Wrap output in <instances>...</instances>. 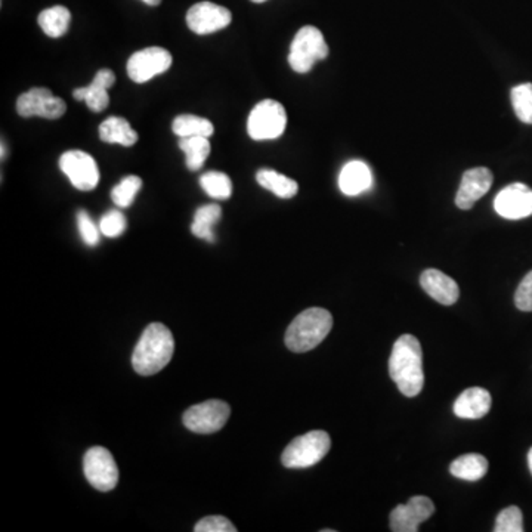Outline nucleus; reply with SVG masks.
Here are the masks:
<instances>
[{"instance_id":"f257e3e1","label":"nucleus","mask_w":532,"mask_h":532,"mask_svg":"<svg viewBox=\"0 0 532 532\" xmlns=\"http://www.w3.org/2000/svg\"><path fill=\"white\" fill-rule=\"evenodd\" d=\"M389 376L401 394L415 398L425 387L423 350L419 339L403 334L395 341L389 358Z\"/></svg>"},{"instance_id":"f03ea898","label":"nucleus","mask_w":532,"mask_h":532,"mask_svg":"<svg viewBox=\"0 0 532 532\" xmlns=\"http://www.w3.org/2000/svg\"><path fill=\"white\" fill-rule=\"evenodd\" d=\"M175 352V341L171 330L162 322H153L144 330L135 346L132 366L141 376L160 373L171 362Z\"/></svg>"},{"instance_id":"7ed1b4c3","label":"nucleus","mask_w":532,"mask_h":532,"mask_svg":"<svg viewBox=\"0 0 532 532\" xmlns=\"http://www.w3.org/2000/svg\"><path fill=\"white\" fill-rule=\"evenodd\" d=\"M333 317L322 308L306 309L299 313L285 331V346L292 352L302 354L315 350L331 331Z\"/></svg>"},{"instance_id":"20e7f679","label":"nucleus","mask_w":532,"mask_h":532,"mask_svg":"<svg viewBox=\"0 0 532 532\" xmlns=\"http://www.w3.org/2000/svg\"><path fill=\"white\" fill-rule=\"evenodd\" d=\"M331 447V439L324 431H311L297 436L287 445L281 462L287 469H306L320 463Z\"/></svg>"},{"instance_id":"39448f33","label":"nucleus","mask_w":532,"mask_h":532,"mask_svg":"<svg viewBox=\"0 0 532 532\" xmlns=\"http://www.w3.org/2000/svg\"><path fill=\"white\" fill-rule=\"evenodd\" d=\"M327 57L329 45L322 33L313 25L302 27L290 46L289 64L293 71L299 74L308 73L313 69V65Z\"/></svg>"},{"instance_id":"423d86ee","label":"nucleus","mask_w":532,"mask_h":532,"mask_svg":"<svg viewBox=\"0 0 532 532\" xmlns=\"http://www.w3.org/2000/svg\"><path fill=\"white\" fill-rule=\"evenodd\" d=\"M287 126L285 107L274 99L260 101L248 116L247 132L255 141L280 138Z\"/></svg>"},{"instance_id":"0eeeda50","label":"nucleus","mask_w":532,"mask_h":532,"mask_svg":"<svg viewBox=\"0 0 532 532\" xmlns=\"http://www.w3.org/2000/svg\"><path fill=\"white\" fill-rule=\"evenodd\" d=\"M231 415V406L219 399L192 406L183 415V425L195 434L208 435L219 432Z\"/></svg>"},{"instance_id":"6e6552de","label":"nucleus","mask_w":532,"mask_h":532,"mask_svg":"<svg viewBox=\"0 0 532 532\" xmlns=\"http://www.w3.org/2000/svg\"><path fill=\"white\" fill-rule=\"evenodd\" d=\"M83 471L88 482L98 491H113L117 487V464L107 448H90L83 459Z\"/></svg>"},{"instance_id":"1a4fd4ad","label":"nucleus","mask_w":532,"mask_h":532,"mask_svg":"<svg viewBox=\"0 0 532 532\" xmlns=\"http://www.w3.org/2000/svg\"><path fill=\"white\" fill-rule=\"evenodd\" d=\"M60 169L79 191H92L99 182V169L92 155L85 151H67L60 159Z\"/></svg>"},{"instance_id":"9d476101","label":"nucleus","mask_w":532,"mask_h":532,"mask_svg":"<svg viewBox=\"0 0 532 532\" xmlns=\"http://www.w3.org/2000/svg\"><path fill=\"white\" fill-rule=\"evenodd\" d=\"M173 58L164 48H145L135 52L127 61V76L135 83H146L151 79L166 73L171 69Z\"/></svg>"},{"instance_id":"9b49d317","label":"nucleus","mask_w":532,"mask_h":532,"mask_svg":"<svg viewBox=\"0 0 532 532\" xmlns=\"http://www.w3.org/2000/svg\"><path fill=\"white\" fill-rule=\"evenodd\" d=\"M16 111L21 117H43L55 120L64 116L67 106L61 98L53 97L45 88H34L16 99Z\"/></svg>"},{"instance_id":"f8f14e48","label":"nucleus","mask_w":532,"mask_h":532,"mask_svg":"<svg viewBox=\"0 0 532 532\" xmlns=\"http://www.w3.org/2000/svg\"><path fill=\"white\" fill-rule=\"evenodd\" d=\"M231 21V11L213 2L195 4L187 14L188 27L200 36L227 29Z\"/></svg>"},{"instance_id":"ddd939ff","label":"nucleus","mask_w":532,"mask_h":532,"mask_svg":"<svg viewBox=\"0 0 532 532\" xmlns=\"http://www.w3.org/2000/svg\"><path fill=\"white\" fill-rule=\"evenodd\" d=\"M435 512V504L427 497L417 496L406 504H398L389 518L390 529L394 532H417L419 525Z\"/></svg>"},{"instance_id":"4468645a","label":"nucleus","mask_w":532,"mask_h":532,"mask_svg":"<svg viewBox=\"0 0 532 532\" xmlns=\"http://www.w3.org/2000/svg\"><path fill=\"white\" fill-rule=\"evenodd\" d=\"M497 213L509 220H519L532 215V190L525 183H512L501 190L494 200Z\"/></svg>"},{"instance_id":"2eb2a0df","label":"nucleus","mask_w":532,"mask_h":532,"mask_svg":"<svg viewBox=\"0 0 532 532\" xmlns=\"http://www.w3.org/2000/svg\"><path fill=\"white\" fill-rule=\"evenodd\" d=\"M492 181H494V176L487 167H475V169L464 172L459 191L455 195L457 208L462 210H471L476 201L490 191Z\"/></svg>"},{"instance_id":"dca6fc26","label":"nucleus","mask_w":532,"mask_h":532,"mask_svg":"<svg viewBox=\"0 0 532 532\" xmlns=\"http://www.w3.org/2000/svg\"><path fill=\"white\" fill-rule=\"evenodd\" d=\"M114 81H116V76L111 70H99L89 86L73 90L74 99L85 101L89 110L101 113L110 104L108 89L113 88Z\"/></svg>"},{"instance_id":"f3484780","label":"nucleus","mask_w":532,"mask_h":532,"mask_svg":"<svg viewBox=\"0 0 532 532\" xmlns=\"http://www.w3.org/2000/svg\"><path fill=\"white\" fill-rule=\"evenodd\" d=\"M422 289L441 305L452 306L459 301V285L452 276L441 273L438 269H426L420 275Z\"/></svg>"},{"instance_id":"a211bd4d","label":"nucleus","mask_w":532,"mask_h":532,"mask_svg":"<svg viewBox=\"0 0 532 532\" xmlns=\"http://www.w3.org/2000/svg\"><path fill=\"white\" fill-rule=\"evenodd\" d=\"M491 394L484 387H469L455 399L454 415L460 419H482L491 410Z\"/></svg>"},{"instance_id":"6ab92c4d","label":"nucleus","mask_w":532,"mask_h":532,"mask_svg":"<svg viewBox=\"0 0 532 532\" xmlns=\"http://www.w3.org/2000/svg\"><path fill=\"white\" fill-rule=\"evenodd\" d=\"M373 187V173L370 167L361 160H352L341 169L339 188L348 197L362 194Z\"/></svg>"},{"instance_id":"aec40b11","label":"nucleus","mask_w":532,"mask_h":532,"mask_svg":"<svg viewBox=\"0 0 532 532\" xmlns=\"http://www.w3.org/2000/svg\"><path fill=\"white\" fill-rule=\"evenodd\" d=\"M99 138L102 143L118 144L123 146H132L138 143V134L132 129L126 118L108 117L99 126Z\"/></svg>"},{"instance_id":"412c9836","label":"nucleus","mask_w":532,"mask_h":532,"mask_svg":"<svg viewBox=\"0 0 532 532\" xmlns=\"http://www.w3.org/2000/svg\"><path fill=\"white\" fill-rule=\"evenodd\" d=\"M257 181L260 187L274 192L280 199H293L299 191V185L294 179L273 169H260L257 173Z\"/></svg>"},{"instance_id":"4be33fe9","label":"nucleus","mask_w":532,"mask_h":532,"mask_svg":"<svg viewBox=\"0 0 532 532\" xmlns=\"http://www.w3.org/2000/svg\"><path fill=\"white\" fill-rule=\"evenodd\" d=\"M452 475L457 480L480 481L487 475L488 460L481 454H464L455 459L450 466Z\"/></svg>"},{"instance_id":"5701e85b","label":"nucleus","mask_w":532,"mask_h":532,"mask_svg":"<svg viewBox=\"0 0 532 532\" xmlns=\"http://www.w3.org/2000/svg\"><path fill=\"white\" fill-rule=\"evenodd\" d=\"M222 209L218 204H206L195 211L194 222L191 225V232L197 238L213 243L215 232L213 228L220 220Z\"/></svg>"},{"instance_id":"b1692460","label":"nucleus","mask_w":532,"mask_h":532,"mask_svg":"<svg viewBox=\"0 0 532 532\" xmlns=\"http://www.w3.org/2000/svg\"><path fill=\"white\" fill-rule=\"evenodd\" d=\"M71 14L65 6H53L39 14V25L46 36L58 39L69 32Z\"/></svg>"},{"instance_id":"393cba45","label":"nucleus","mask_w":532,"mask_h":532,"mask_svg":"<svg viewBox=\"0 0 532 532\" xmlns=\"http://www.w3.org/2000/svg\"><path fill=\"white\" fill-rule=\"evenodd\" d=\"M173 134L179 138H190V136H206L210 138L215 127L208 118L199 117L194 114H182L172 123Z\"/></svg>"},{"instance_id":"a878e982","label":"nucleus","mask_w":532,"mask_h":532,"mask_svg":"<svg viewBox=\"0 0 532 532\" xmlns=\"http://www.w3.org/2000/svg\"><path fill=\"white\" fill-rule=\"evenodd\" d=\"M179 148L187 155V167L190 171H199L210 154V143L206 136L179 138Z\"/></svg>"},{"instance_id":"bb28decb","label":"nucleus","mask_w":532,"mask_h":532,"mask_svg":"<svg viewBox=\"0 0 532 532\" xmlns=\"http://www.w3.org/2000/svg\"><path fill=\"white\" fill-rule=\"evenodd\" d=\"M200 185L211 199L228 200L232 195L231 178L222 172H208L200 178Z\"/></svg>"},{"instance_id":"cd10ccee","label":"nucleus","mask_w":532,"mask_h":532,"mask_svg":"<svg viewBox=\"0 0 532 532\" xmlns=\"http://www.w3.org/2000/svg\"><path fill=\"white\" fill-rule=\"evenodd\" d=\"M513 110L520 122L532 125V83L515 86L510 94Z\"/></svg>"},{"instance_id":"c85d7f7f","label":"nucleus","mask_w":532,"mask_h":532,"mask_svg":"<svg viewBox=\"0 0 532 532\" xmlns=\"http://www.w3.org/2000/svg\"><path fill=\"white\" fill-rule=\"evenodd\" d=\"M143 187V179L139 176H126L113 188L111 199L117 208H129L134 203L135 197Z\"/></svg>"},{"instance_id":"c756f323","label":"nucleus","mask_w":532,"mask_h":532,"mask_svg":"<svg viewBox=\"0 0 532 532\" xmlns=\"http://www.w3.org/2000/svg\"><path fill=\"white\" fill-rule=\"evenodd\" d=\"M496 532H522L524 531V517L522 510L517 506L504 509L496 519Z\"/></svg>"},{"instance_id":"7c9ffc66","label":"nucleus","mask_w":532,"mask_h":532,"mask_svg":"<svg viewBox=\"0 0 532 532\" xmlns=\"http://www.w3.org/2000/svg\"><path fill=\"white\" fill-rule=\"evenodd\" d=\"M126 218L120 210H110L99 220L101 234L108 238H117L122 236L123 232L126 231Z\"/></svg>"},{"instance_id":"2f4dec72","label":"nucleus","mask_w":532,"mask_h":532,"mask_svg":"<svg viewBox=\"0 0 532 532\" xmlns=\"http://www.w3.org/2000/svg\"><path fill=\"white\" fill-rule=\"evenodd\" d=\"M78 227L80 232L81 240L85 241L86 246L94 247L99 243V227L95 225L94 220L90 218L89 213L80 210L78 213Z\"/></svg>"},{"instance_id":"473e14b6","label":"nucleus","mask_w":532,"mask_h":532,"mask_svg":"<svg viewBox=\"0 0 532 532\" xmlns=\"http://www.w3.org/2000/svg\"><path fill=\"white\" fill-rule=\"evenodd\" d=\"M195 532H236L237 528L231 524V520L227 518L216 515V517H208L200 520L199 524L194 527Z\"/></svg>"},{"instance_id":"72a5a7b5","label":"nucleus","mask_w":532,"mask_h":532,"mask_svg":"<svg viewBox=\"0 0 532 532\" xmlns=\"http://www.w3.org/2000/svg\"><path fill=\"white\" fill-rule=\"evenodd\" d=\"M515 305L519 311L531 313L532 311V271L525 275L524 280L515 293Z\"/></svg>"},{"instance_id":"f704fd0d","label":"nucleus","mask_w":532,"mask_h":532,"mask_svg":"<svg viewBox=\"0 0 532 532\" xmlns=\"http://www.w3.org/2000/svg\"><path fill=\"white\" fill-rule=\"evenodd\" d=\"M144 4L150 5V6H157L162 4V0H143Z\"/></svg>"},{"instance_id":"c9c22d12","label":"nucleus","mask_w":532,"mask_h":532,"mask_svg":"<svg viewBox=\"0 0 532 532\" xmlns=\"http://www.w3.org/2000/svg\"><path fill=\"white\" fill-rule=\"evenodd\" d=\"M528 466H529V471H531V475H532V448H531V450H529V453H528Z\"/></svg>"},{"instance_id":"e433bc0d","label":"nucleus","mask_w":532,"mask_h":532,"mask_svg":"<svg viewBox=\"0 0 532 532\" xmlns=\"http://www.w3.org/2000/svg\"><path fill=\"white\" fill-rule=\"evenodd\" d=\"M253 4H264L266 0H252Z\"/></svg>"},{"instance_id":"4c0bfd02","label":"nucleus","mask_w":532,"mask_h":532,"mask_svg":"<svg viewBox=\"0 0 532 532\" xmlns=\"http://www.w3.org/2000/svg\"><path fill=\"white\" fill-rule=\"evenodd\" d=\"M2 159H5V144L2 143Z\"/></svg>"}]
</instances>
